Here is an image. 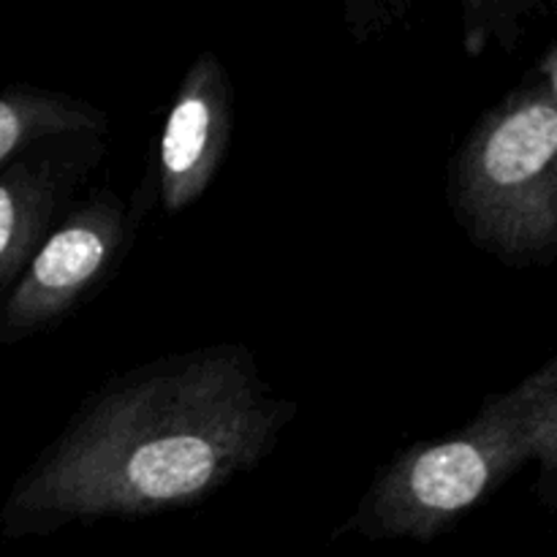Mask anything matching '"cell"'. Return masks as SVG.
I'll list each match as a JSON object with an SVG mask.
<instances>
[{
  "mask_svg": "<svg viewBox=\"0 0 557 557\" xmlns=\"http://www.w3.org/2000/svg\"><path fill=\"white\" fill-rule=\"evenodd\" d=\"M272 424L234 362L158 375L103 403L16 484L5 531L201 498L259 451Z\"/></svg>",
  "mask_w": 557,
  "mask_h": 557,
  "instance_id": "1",
  "label": "cell"
},
{
  "mask_svg": "<svg viewBox=\"0 0 557 557\" xmlns=\"http://www.w3.org/2000/svg\"><path fill=\"white\" fill-rule=\"evenodd\" d=\"M107 215H76L38 248L0 308V341L27 335L96 281L112 253Z\"/></svg>",
  "mask_w": 557,
  "mask_h": 557,
  "instance_id": "4",
  "label": "cell"
},
{
  "mask_svg": "<svg viewBox=\"0 0 557 557\" xmlns=\"http://www.w3.org/2000/svg\"><path fill=\"white\" fill-rule=\"evenodd\" d=\"M47 188L25 163L0 166V288L11 286L41 228Z\"/></svg>",
  "mask_w": 557,
  "mask_h": 557,
  "instance_id": "6",
  "label": "cell"
},
{
  "mask_svg": "<svg viewBox=\"0 0 557 557\" xmlns=\"http://www.w3.org/2000/svg\"><path fill=\"white\" fill-rule=\"evenodd\" d=\"M479 234L506 250L557 245V98L533 90L487 120L462 166Z\"/></svg>",
  "mask_w": 557,
  "mask_h": 557,
  "instance_id": "3",
  "label": "cell"
},
{
  "mask_svg": "<svg viewBox=\"0 0 557 557\" xmlns=\"http://www.w3.org/2000/svg\"><path fill=\"white\" fill-rule=\"evenodd\" d=\"M87 125L85 114L36 90H0V166L44 134Z\"/></svg>",
  "mask_w": 557,
  "mask_h": 557,
  "instance_id": "7",
  "label": "cell"
},
{
  "mask_svg": "<svg viewBox=\"0 0 557 557\" xmlns=\"http://www.w3.org/2000/svg\"><path fill=\"white\" fill-rule=\"evenodd\" d=\"M547 74H549V92L557 98V54L547 63Z\"/></svg>",
  "mask_w": 557,
  "mask_h": 557,
  "instance_id": "8",
  "label": "cell"
},
{
  "mask_svg": "<svg viewBox=\"0 0 557 557\" xmlns=\"http://www.w3.org/2000/svg\"><path fill=\"white\" fill-rule=\"evenodd\" d=\"M557 471V359L500 397L460 438L413 455L389 484L384 520L395 531H433L476 504L522 462Z\"/></svg>",
  "mask_w": 557,
  "mask_h": 557,
  "instance_id": "2",
  "label": "cell"
},
{
  "mask_svg": "<svg viewBox=\"0 0 557 557\" xmlns=\"http://www.w3.org/2000/svg\"><path fill=\"white\" fill-rule=\"evenodd\" d=\"M223 139L221 74L215 63H199L188 74L177 103L166 120L161 141L163 199L169 210H180L201 194L215 169L218 145Z\"/></svg>",
  "mask_w": 557,
  "mask_h": 557,
  "instance_id": "5",
  "label": "cell"
}]
</instances>
